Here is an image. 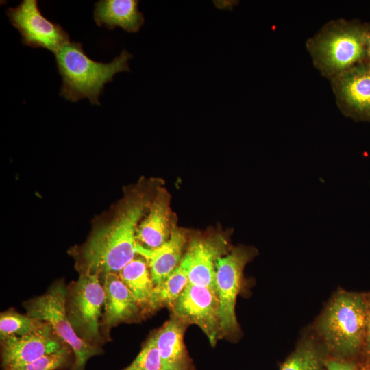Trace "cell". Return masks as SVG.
Wrapping results in <instances>:
<instances>
[{"label": "cell", "mask_w": 370, "mask_h": 370, "mask_svg": "<svg viewBox=\"0 0 370 370\" xmlns=\"http://www.w3.org/2000/svg\"><path fill=\"white\" fill-rule=\"evenodd\" d=\"M227 237L221 233L195 236L186 251L190 256L188 283L217 292L216 267L218 259L227 254Z\"/></svg>", "instance_id": "10"}, {"label": "cell", "mask_w": 370, "mask_h": 370, "mask_svg": "<svg viewBox=\"0 0 370 370\" xmlns=\"http://www.w3.org/2000/svg\"><path fill=\"white\" fill-rule=\"evenodd\" d=\"M365 63L370 65V29H369L367 40V53L365 60Z\"/></svg>", "instance_id": "26"}, {"label": "cell", "mask_w": 370, "mask_h": 370, "mask_svg": "<svg viewBox=\"0 0 370 370\" xmlns=\"http://www.w3.org/2000/svg\"><path fill=\"white\" fill-rule=\"evenodd\" d=\"M56 64L62 79L60 95L76 102L88 98L91 104L100 105L99 97L105 84L122 71H130L128 61L132 55L124 49L112 62H96L86 56L78 42H69L56 54Z\"/></svg>", "instance_id": "2"}, {"label": "cell", "mask_w": 370, "mask_h": 370, "mask_svg": "<svg viewBox=\"0 0 370 370\" xmlns=\"http://www.w3.org/2000/svg\"><path fill=\"white\" fill-rule=\"evenodd\" d=\"M158 349L152 336L145 343L136 359L123 370H162Z\"/></svg>", "instance_id": "22"}, {"label": "cell", "mask_w": 370, "mask_h": 370, "mask_svg": "<svg viewBox=\"0 0 370 370\" xmlns=\"http://www.w3.org/2000/svg\"><path fill=\"white\" fill-rule=\"evenodd\" d=\"M60 339L52 327L45 322L26 335L6 338L2 341V359L5 369L29 363L45 354L61 349L64 346Z\"/></svg>", "instance_id": "11"}, {"label": "cell", "mask_w": 370, "mask_h": 370, "mask_svg": "<svg viewBox=\"0 0 370 370\" xmlns=\"http://www.w3.org/2000/svg\"><path fill=\"white\" fill-rule=\"evenodd\" d=\"M255 251L251 247L239 246L217 260L216 288L221 338L232 336L238 331L235 314L236 297L241 287L244 268L254 256Z\"/></svg>", "instance_id": "7"}, {"label": "cell", "mask_w": 370, "mask_h": 370, "mask_svg": "<svg viewBox=\"0 0 370 370\" xmlns=\"http://www.w3.org/2000/svg\"><path fill=\"white\" fill-rule=\"evenodd\" d=\"M44 322L28 314L24 315L14 311L1 313L0 317V336L3 341L12 336L26 335L37 328Z\"/></svg>", "instance_id": "20"}, {"label": "cell", "mask_w": 370, "mask_h": 370, "mask_svg": "<svg viewBox=\"0 0 370 370\" xmlns=\"http://www.w3.org/2000/svg\"><path fill=\"white\" fill-rule=\"evenodd\" d=\"M137 0H100L95 4L94 20L98 26L108 29L119 27L128 32H137L145 23Z\"/></svg>", "instance_id": "16"}, {"label": "cell", "mask_w": 370, "mask_h": 370, "mask_svg": "<svg viewBox=\"0 0 370 370\" xmlns=\"http://www.w3.org/2000/svg\"><path fill=\"white\" fill-rule=\"evenodd\" d=\"M368 31L365 26L345 21L328 25L308 44L317 67L334 78L364 62Z\"/></svg>", "instance_id": "3"}, {"label": "cell", "mask_w": 370, "mask_h": 370, "mask_svg": "<svg viewBox=\"0 0 370 370\" xmlns=\"http://www.w3.org/2000/svg\"><path fill=\"white\" fill-rule=\"evenodd\" d=\"M103 287L105 293L103 323L106 328L127 321L137 314L140 306L117 273L105 275Z\"/></svg>", "instance_id": "15"}, {"label": "cell", "mask_w": 370, "mask_h": 370, "mask_svg": "<svg viewBox=\"0 0 370 370\" xmlns=\"http://www.w3.org/2000/svg\"><path fill=\"white\" fill-rule=\"evenodd\" d=\"M190 256L186 251L179 266L160 284L155 286L146 305L148 311L171 306L188 284Z\"/></svg>", "instance_id": "18"}, {"label": "cell", "mask_w": 370, "mask_h": 370, "mask_svg": "<svg viewBox=\"0 0 370 370\" xmlns=\"http://www.w3.org/2000/svg\"><path fill=\"white\" fill-rule=\"evenodd\" d=\"M171 308L173 317L199 327L212 345L221 338L219 301L216 291L188 283Z\"/></svg>", "instance_id": "9"}, {"label": "cell", "mask_w": 370, "mask_h": 370, "mask_svg": "<svg viewBox=\"0 0 370 370\" xmlns=\"http://www.w3.org/2000/svg\"><path fill=\"white\" fill-rule=\"evenodd\" d=\"M326 367L328 370H358L354 363L336 360L329 361Z\"/></svg>", "instance_id": "24"}, {"label": "cell", "mask_w": 370, "mask_h": 370, "mask_svg": "<svg viewBox=\"0 0 370 370\" xmlns=\"http://www.w3.org/2000/svg\"><path fill=\"white\" fill-rule=\"evenodd\" d=\"M176 224L177 217L171 208V195L162 185L138 226L137 243L149 249L158 247L170 238Z\"/></svg>", "instance_id": "13"}, {"label": "cell", "mask_w": 370, "mask_h": 370, "mask_svg": "<svg viewBox=\"0 0 370 370\" xmlns=\"http://www.w3.org/2000/svg\"><path fill=\"white\" fill-rule=\"evenodd\" d=\"M67 292L62 284L53 286L46 293L25 304L27 314L49 323L58 337L73 350L74 370H84L89 358L100 350L82 339L74 330L67 314Z\"/></svg>", "instance_id": "5"}, {"label": "cell", "mask_w": 370, "mask_h": 370, "mask_svg": "<svg viewBox=\"0 0 370 370\" xmlns=\"http://www.w3.org/2000/svg\"><path fill=\"white\" fill-rule=\"evenodd\" d=\"M118 274L132 293L138 304L145 306L155 287L145 259L138 255V257L134 258L127 264Z\"/></svg>", "instance_id": "19"}, {"label": "cell", "mask_w": 370, "mask_h": 370, "mask_svg": "<svg viewBox=\"0 0 370 370\" xmlns=\"http://www.w3.org/2000/svg\"><path fill=\"white\" fill-rule=\"evenodd\" d=\"M367 297L340 292L330 301L318 324V330L334 352L345 356L356 354L365 343Z\"/></svg>", "instance_id": "4"}, {"label": "cell", "mask_w": 370, "mask_h": 370, "mask_svg": "<svg viewBox=\"0 0 370 370\" xmlns=\"http://www.w3.org/2000/svg\"><path fill=\"white\" fill-rule=\"evenodd\" d=\"M67 357L68 350L64 347L57 352L45 354L32 362L5 370H56L66 362Z\"/></svg>", "instance_id": "23"}, {"label": "cell", "mask_w": 370, "mask_h": 370, "mask_svg": "<svg viewBox=\"0 0 370 370\" xmlns=\"http://www.w3.org/2000/svg\"><path fill=\"white\" fill-rule=\"evenodd\" d=\"M367 297V310L365 343L367 345V351L370 356V295H368Z\"/></svg>", "instance_id": "25"}, {"label": "cell", "mask_w": 370, "mask_h": 370, "mask_svg": "<svg viewBox=\"0 0 370 370\" xmlns=\"http://www.w3.org/2000/svg\"><path fill=\"white\" fill-rule=\"evenodd\" d=\"M332 79L344 112L357 119L370 120V65L360 63Z\"/></svg>", "instance_id": "12"}, {"label": "cell", "mask_w": 370, "mask_h": 370, "mask_svg": "<svg viewBox=\"0 0 370 370\" xmlns=\"http://www.w3.org/2000/svg\"><path fill=\"white\" fill-rule=\"evenodd\" d=\"M162 181L140 179L125 190L108 217L97 223L82 248V271L99 276L119 273L135 258L138 226Z\"/></svg>", "instance_id": "1"}, {"label": "cell", "mask_w": 370, "mask_h": 370, "mask_svg": "<svg viewBox=\"0 0 370 370\" xmlns=\"http://www.w3.org/2000/svg\"><path fill=\"white\" fill-rule=\"evenodd\" d=\"M6 14L26 46L44 48L56 55L70 42L69 34L59 24L42 14L36 0H23L18 6L10 7Z\"/></svg>", "instance_id": "8"}, {"label": "cell", "mask_w": 370, "mask_h": 370, "mask_svg": "<svg viewBox=\"0 0 370 370\" xmlns=\"http://www.w3.org/2000/svg\"><path fill=\"white\" fill-rule=\"evenodd\" d=\"M188 243L187 231L177 227L170 238L158 247L149 249L137 243L136 254L145 259L155 286L162 283L179 266Z\"/></svg>", "instance_id": "14"}, {"label": "cell", "mask_w": 370, "mask_h": 370, "mask_svg": "<svg viewBox=\"0 0 370 370\" xmlns=\"http://www.w3.org/2000/svg\"><path fill=\"white\" fill-rule=\"evenodd\" d=\"M186 325L173 317L153 335L160 356L162 370L187 369V355L184 343Z\"/></svg>", "instance_id": "17"}, {"label": "cell", "mask_w": 370, "mask_h": 370, "mask_svg": "<svg viewBox=\"0 0 370 370\" xmlns=\"http://www.w3.org/2000/svg\"><path fill=\"white\" fill-rule=\"evenodd\" d=\"M280 370H321L320 359L311 345H305L291 355Z\"/></svg>", "instance_id": "21"}, {"label": "cell", "mask_w": 370, "mask_h": 370, "mask_svg": "<svg viewBox=\"0 0 370 370\" xmlns=\"http://www.w3.org/2000/svg\"><path fill=\"white\" fill-rule=\"evenodd\" d=\"M104 299L99 276L85 271L67 293L69 319L77 334L92 345L100 341L99 320Z\"/></svg>", "instance_id": "6"}]
</instances>
